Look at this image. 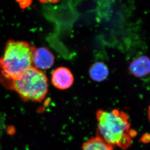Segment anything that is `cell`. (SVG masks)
Here are the masks:
<instances>
[{
	"label": "cell",
	"mask_w": 150,
	"mask_h": 150,
	"mask_svg": "<svg viewBox=\"0 0 150 150\" xmlns=\"http://www.w3.org/2000/svg\"><path fill=\"white\" fill-rule=\"evenodd\" d=\"M82 150H114L113 146L106 142L100 136L91 137L83 143Z\"/></svg>",
	"instance_id": "obj_8"
},
{
	"label": "cell",
	"mask_w": 150,
	"mask_h": 150,
	"mask_svg": "<svg viewBox=\"0 0 150 150\" xmlns=\"http://www.w3.org/2000/svg\"><path fill=\"white\" fill-rule=\"evenodd\" d=\"M89 75L93 81L102 82L108 78L109 70L107 65L103 62H95L89 68Z\"/></svg>",
	"instance_id": "obj_7"
},
{
	"label": "cell",
	"mask_w": 150,
	"mask_h": 150,
	"mask_svg": "<svg viewBox=\"0 0 150 150\" xmlns=\"http://www.w3.org/2000/svg\"><path fill=\"white\" fill-rule=\"evenodd\" d=\"M97 135L112 146L126 150L132 144L136 132L130 129L127 114L114 109L111 111L99 109L96 112Z\"/></svg>",
	"instance_id": "obj_1"
},
{
	"label": "cell",
	"mask_w": 150,
	"mask_h": 150,
	"mask_svg": "<svg viewBox=\"0 0 150 150\" xmlns=\"http://www.w3.org/2000/svg\"><path fill=\"white\" fill-rule=\"evenodd\" d=\"M54 57L52 53L45 47L35 48L33 56L34 67L40 70L50 69L53 66Z\"/></svg>",
	"instance_id": "obj_5"
},
{
	"label": "cell",
	"mask_w": 150,
	"mask_h": 150,
	"mask_svg": "<svg viewBox=\"0 0 150 150\" xmlns=\"http://www.w3.org/2000/svg\"><path fill=\"white\" fill-rule=\"evenodd\" d=\"M130 72L137 78L144 77L150 74V59L146 56L138 57L131 62Z\"/></svg>",
	"instance_id": "obj_6"
},
{
	"label": "cell",
	"mask_w": 150,
	"mask_h": 150,
	"mask_svg": "<svg viewBox=\"0 0 150 150\" xmlns=\"http://www.w3.org/2000/svg\"><path fill=\"white\" fill-rule=\"evenodd\" d=\"M35 49L26 41H7L0 58V70L3 76L8 81H12L33 66Z\"/></svg>",
	"instance_id": "obj_2"
},
{
	"label": "cell",
	"mask_w": 150,
	"mask_h": 150,
	"mask_svg": "<svg viewBox=\"0 0 150 150\" xmlns=\"http://www.w3.org/2000/svg\"><path fill=\"white\" fill-rule=\"evenodd\" d=\"M42 3H51V4H55L58 3L60 0H39Z\"/></svg>",
	"instance_id": "obj_9"
},
{
	"label": "cell",
	"mask_w": 150,
	"mask_h": 150,
	"mask_svg": "<svg viewBox=\"0 0 150 150\" xmlns=\"http://www.w3.org/2000/svg\"><path fill=\"white\" fill-rule=\"evenodd\" d=\"M51 81L53 86L58 89H67L74 84V75L67 67H60L52 72Z\"/></svg>",
	"instance_id": "obj_4"
},
{
	"label": "cell",
	"mask_w": 150,
	"mask_h": 150,
	"mask_svg": "<svg viewBox=\"0 0 150 150\" xmlns=\"http://www.w3.org/2000/svg\"><path fill=\"white\" fill-rule=\"evenodd\" d=\"M148 118H149V120L150 122V105L149 107V109H148Z\"/></svg>",
	"instance_id": "obj_10"
},
{
	"label": "cell",
	"mask_w": 150,
	"mask_h": 150,
	"mask_svg": "<svg viewBox=\"0 0 150 150\" xmlns=\"http://www.w3.org/2000/svg\"><path fill=\"white\" fill-rule=\"evenodd\" d=\"M9 81L12 89L25 101H41L48 91L47 76L42 70L33 66Z\"/></svg>",
	"instance_id": "obj_3"
}]
</instances>
